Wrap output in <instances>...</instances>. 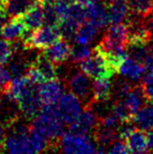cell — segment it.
Returning <instances> with one entry per match:
<instances>
[{"label": "cell", "instance_id": "17", "mask_svg": "<svg viewBox=\"0 0 153 154\" xmlns=\"http://www.w3.org/2000/svg\"><path fill=\"white\" fill-rule=\"evenodd\" d=\"M121 101H123V103L127 106V108L129 109V111L131 112V114L135 113L137 112L144 105L146 104V97L145 93H144V90L143 88L139 87V86H133L128 92L127 94L125 95L124 97L122 99H118Z\"/></svg>", "mask_w": 153, "mask_h": 154}, {"label": "cell", "instance_id": "14", "mask_svg": "<svg viewBox=\"0 0 153 154\" xmlns=\"http://www.w3.org/2000/svg\"><path fill=\"white\" fill-rule=\"evenodd\" d=\"M37 0H5L3 1V13L8 18H21Z\"/></svg>", "mask_w": 153, "mask_h": 154}, {"label": "cell", "instance_id": "10", "mask_svg": "<svg viewBox=\"0 0 153 154\" xmlns=\"http://www.w3.org/2000/svg\"><path fill=\"white\" fill-rule=\"evenodd\" d=\"M43 55L56 65H62L70 58L72 46L67 40L62 38L43 49Z\"/></svg>", "mask_w": 153, "mask_h": 154}, {"label": "cell", "instance_id": "28", "mask_svg": "<svg viewBox=\"0 0 153 154\" xmlns=\"http://www.w3.org/2000/svg\"><path fill=\"white\" fill-rule=\"evenodd\" d=\"M11 82H12V75L8 68L4 67L3 64H0V95L6 93Z\"/></svg>", "mask_w": 153, "mask_h": 154}, {"label": "cell", "instance_id": "5", "mask_svg": "<svg viewBox=\"0 0 153 154\" xmlns=\"http://www.w3.org/2000/svg\"><path fill=\"white\" fill-rule=\"evenodd\" d=\"M61 37L58 25L45 24L26 35L23 40L24 46L27 48L45 49L58 41Z\"/></svg>", "mask_w": 153, "mask_h": 154}, {"label": "cell", "instance_id": "11", "mask_svg": "<svg viewBox=\"0 0 153 154\" xmlns=\"http://www.w3.org/2000/svg\"><path fill=\"white\" fill-rule=\"evenodd\" d=\"M116 71L125 79L132 82H137L143 79L144 75H146V67L142 62L131 57H127L120 63Z\"/></svg>", "mask_w": 153, "mask_h": 154}, {"label": "cell", "instance_id": "32", "mask_svg": "<svg viewBox=\"0 0 153 154\" xmlns=\"http://www.w3.org/2000/svg\"><path fill=\"white\" fill-rule=\"evenodd\" d=\"M148 27H149V31H150V34H151V38H153V13L148 17Z\"/></svg>", "mask_w": 153, "mask_h": 154}, {"label": "cell", "instance_id": "22", "mask_svg": "<svg viewBox=\"0 0 153 154\" xmlns=\"http://www.w3.org/2000/svg\"><path fill=\"white\" fill-rule=\"evenodd\" d=\"M118 136V130L111 129V128H107L104 126L99 124L98 127L93 131V137L96 143L101 145V146H110L111 144L115 142V138Z\"/></svg>", "mask_w": 153, "mask_h": 154}, {"label": "cell", "instance_id": "31", "mask_svg": "<svg viewBox=\"0 0 153 154\" xmlns=\"http://www.w3.org/2000/svg\"><path fill=\"white\" fill-rule=\"evenodd\" d=\"M144 65L148 72H153V48H151V51L148 54L147 58L144 61Z\"/></svg>", "mask_w": 153, "mask_h": 154}, {"label": "cell", "instance_id": "9", "mask_svg": "<svg viewBox=\"0 0 153 154\" xmlns=\"http://www.w3.org/2000/svg\"><path fill=\"white\" fill-rule=\"evenodd\" d=\"M99 116L91 107H85L78 119L69 125V131L89 134L93 132L99 125Z\"/></svg>", "mask_w": 153, "mask_h": 154}, {"label": "cell", "instance_id": "3", "mask_svg": "<svg viewBox=\"0 0 153 154\" xmlns=\"http://www.w3.org/2000/svg\"><path fill=\"white\" fill-rule=\"evenodd\" d=\"M61 154H93L96 143L89 134L69 131L59 140Z\"/></svg>", "mask_w": 153, "mask_h": 154}, {"label": "cell", "instance_id": "29", "mask_svg": "<svg viewBox=\"0 0 153 154\" xmlns=\"http://www.w3.org/2000/svg\"><path fill=\"white\" fill-rule=\"evenodd\" d=\"M142 88L149 102H153V72H147L143 78Z\"/></svg>", "mask_w": 153, "mask_h": 154}, {"label": "cell", "instance_id": "35", "mask_svg": "<svg viewBox=\"0 0 153 154\" xmlns=\"http://www.w3.org/2000/svg\"><path fill=\"white\" fill-rule=\"evenodd\" d=\"M3 14V0H0V15Z\"/></svg>", "mask_w": 153, "mask_h": 154}, {"label": "cell", "instance_id": "39", "mask_svg": "<svg viewBox=\"0 0 153 154\" xmlns=\"http://www.w3.org/2000/svg\"><path fill=\"white\" fill-rule=\"evenodd\" d=\"M3 1H5V0H3Z\"/></svg>", "mask_w": 153, "mask_h": 154}, {"label": "cell", "instance_id": "20", "mask_svg": "<svg viewBox=\"0 0 153 154\" xmlns=\"http://www.w3.org/2000/svg\"><path fill=\"white\" fill-rule=\"evenodd\" d=\"M108 15L109 21L111 24L113 23H123L125 21L129 20L130 18V6L126 1L122 2H112L109 3Z\"/></svg>", "mask_w": 153, "mask_h": 154}, {"label": "cell", "instance_id": "38", "mask_svg": "<svg viewBox=\"0 0 153 154\" xmlns=\"http://www.w3.org/2000/svg\"><path fill=\"white\" fill-rule=\"evenodd\" d=\"M132 154H147V151L146 152H132Z\"/></svg>", "mask_w": 153, "mask_h": 154}, {"label": "cell", "instance_id": "33", "mask_svg": "<svg viewBox=\"0 0 153 154\" xmlns=\"http://www.w3.org/2000/svg\"><path fill=\"white\" fill-rule=\"evenodd\" d=\"M92 1H93V0H74V2H76L78 4H81V5L84 6V8L88 6Z\"/></svg>", "mask_w": 153, "mask_h": 154}, {"label": "cell", "instance_id": "4", "mask_svg": "<svg viewBox=\"0 0 153 154\" xmlns=\"http://www.w3.org/2000/svg\"><path fill=\"white\" fill-rule=\"evenodd\" d=\"M66 77V85L69 88V91L76 94L81 100L84 107H91L96 102L92 91L91 78L81 69L69 71Z\"/></svg>", "mask_w": 153, "mask_h": 154}, {"label": "cell", "instance_id": "2", "mask_svg": "<svg viewBox=\"0 0 153 154\" xmlns=\"http://www.w3.org/2000/svg\"><path fill=\"white\" fill-rule=\"evenodd\" d=\"M66 124L62 121L56 106H44L33 118L32 127L35 128L49 142L59 140L63 136Z\"/></svg>", "mask_w": 153, "mask_h": 154}, {"label": "cell", "instance_id": "24", "mask_svg": "<svg viewBox=\"0 0 153 154\" xmlns=\"http://www.w3.org/2000/svg\"><path fill=\"white\" fill-rule=\"evenodd\" d=\"M128 4L133 14L148 18L153 13V0H129Z\"/></svg>", "mask_w": 153, "mask_h": 154}, {"label": "cell", "instance_id": "19", "mask_svg": "<svg viewBox=\"0 0 153 154\" xmlns=\"http://www.w3.org/2000/svg\"><path fill=\"white\" fill-rule=\"evenodd\" d=\"M100 29L98 26L91 23L90 21H86L83 24H81L77 29V32L75 35L74 42L75 44L81 45H89L96 36L99 35Z\"/></svg>", "mask_w": 153, "mask_h": 154}, {"label": "cell", "instance_id": "36", "mask_svg": "<svg viewBox=\"0 0 153 154\" xmlns=\"http://www.w3.org/2000/svg\"><path fill=\"white\" fill-rule=\"evenodd\" d=\"M109 3H112V2H122V1H127V0H107Z\"/></svg>", "mask_w": 153, "mask_h": 154}, {"label": "cell", "instance_id": "8", "mask_svg": "<svg viewBox=\"0 0 153 154\" xmlns=\"http://www.w3.org/2000/svg\"><path fill=\"white\" fill-rule=\"evenodd\" d=\"M63 84L57 78L47 80L39 85V94L44 106H56L63 94Z\"/></svg>", "mask_w": 153, "mask_h": 154}, {"label": "cell", "instance_id": "37", "mask_svg": "<svg viewBox=\"0 0 153 154\" xmlns=\"http://www.w3.org/2000/svg\"><path fill=\"white\" fill-rule=\"evenodd\" d=\"M93 154H107V153H105L104 151H102V150H100V151H96Z\"/></svg>", "mask_w": 153, "mask_h": 154}, {"label": "cell", "instance_id": "27", "mask_svg": "<svg viewBox=\"0 0 153 154\" xmlns=\"http://www.w3.org/2000/svg\"><path fill=\"white\" fill-rule=\"evenodd\" d=\"M133 86L134 85H132V84L129 82V80L124 78L123 80H118V81L115 82V86H113V92H115V97H118V100L122 99V97H124L125 95L127 94V92H128Z\"/></svg>", "mask_w": 153, "mask_h": 154}, {"label": "cell", "instance_id": "26", "mask_svg": "<svg viewBox=\"0 0 153 154\" xmlns=\"http://www.w3.org/2000/svg\"><path fill=\"white\" fill-rule=\"evenodd\" d=\"M15 55V47L5 39H0V64H8Z\"/></svg>", "mask_w": 153, "mask_h": 154}, {"label": "cell", "instance_id": "6", "mask_svg": "<svg viewBox=\"0 0 153 154\" xmlns=\"http://www.w3.org/2000/svg\"><path fill=\"white\" fill-rule=\"evenodd\" d=\"M80 69L91 79L111 78L115 71V69L107 61L106 57L98 49V47H94L93 54L80 64Z\"/></svg>", "mask_w": 153, "mask_h": 154}, {"label": "cell", "instance_id": "12", "mask_svg": "<svg viewBox=\"0 0 153 154\" xmlns=\"http://www.w3.org/2000/svg\"><path fill=\"white\" fill-rule=\"evenodd\" d=\"M87 19L99 29H104L110 23L108 15V8L101 0H93L88 6H86Z\"/></svg>", "mask_w": 153, "mask_h": 154}, {"label": "cell", "instance_id": "30", "mask_svg": "<svg viewBox=\"0 0 153 154\" xmlns=\"http://www.w3.org/2000/svg\"><path fill=\"white\" fill-rule=\"evenodd\" d=\"M107 154H130V150L126 143L116 140L113 144L110 145V148Z\"/></svg>", "mask_w": 153, "mask_h": 154}, {"label": "cell", "instance_id": "21", "mask_svg": "<svg viewBox=\"0 0 153 154\" xmlns=\"http://www.w3.org/2000/svg\"><path fill=\"white\" fill-rule=\"evenodd\" d=\"M125 140L131 152H146L150 149L148 134L143 130H134Z\"/></svg>", "mask_w": 153, "mask_h": 154}, {"label": "cell", "instance_id": "16", "mask_svg": "<svg viewBox=\"0 0 153 154\" xmlns=\"http://www.w3.org/2000/svg\"><path fill=\"white\" fill-rule=\"evenodd\" d=\"M21 20L25 24L26 29L29 31L33 32L35 29L41 27L45 22V17H44V11H43L42 4L41 1L38 0L37 3L31 8L22 17Z\"/></svg>", "mask_w": 153, "mask_h": 154}, {"label": "cell", "instance_id": "23", "mask_svg": "<svg viewBox=\"0 0 153 154\" xmlns=\"http://www.w3.org/2000/svg\"><path fill=\"white\" fill-rule=\"evenodd\" d=\"M32 62H29L24 56H16L13 57L12 60L8 63V68L10 70L12 77H21L26 75Z\"/></svg>", "mask_w": 153, "mask_h": 154}, {"label": "cell", "instance_id": "13", "mask_svg": "<svg viewBox=\"0 0 153 154\" xmlns=\"http://www.w3.org/2000/svg\"><path fill=\"white\" fill-rule=\"evenodd\" d=\"M29 34V29L21 18H13L12 20L6 21L1 31V37L6 41L13 43L18 42L20 40H24L26 35Z\"/></svg>", "mask_w": 153, "mask_h": 154}, {"label": "cell", "instance_id": "1", "mask_svg": "<svg viewBox=\"0 0 153 154\" xmlns=\"http://www.w3.org/2000/svg\"><path fill=\"white\" fill-rule=\"evenodd\" d=\"M49 144L50 142L35 128L20 125L6 134L3 149L6 154H43Z\"/></svg>", "mask_w": 153, "mask_h": 154}, {"label": "cell", "instance_id": "25", "mask_svg": "<svg viewBox=\"0 0 153 154\" xmlns=\"http://www.w3.org/2000/svg\"><path fill=\"white\" fill-rule=\"evenodd\" d=\"M93 54V48L89 47V45H81L75 44L74 47H72V55L70 59L74 63L81 64L83 61L90 57Z\"/></svg>", "mask_w": 153, "mask_h": 154}, {"label": "cell", "instance_id": "18", "mask_svg": "<svg viewBox=\"0 0 153 154\" xmlns=\"http://www.w3.org/2000/svg\"><path fill=\"white\" fill-rule=\"evenodd\" d=\"M111 78H96L92 81V91L96 102H106L113 92V84Z\"/></svg>", "mask_w": 153, "mask_h": 154}, {"label": "cell", "instance_id": "7", "mask_svg": "<svg viewBox=\"0 0 153 154\" xmlns=\"http://www.w3.org/2000/svg\"><path fill=\"white\" fill-rule=\"evenodd\" d=\"M83 103L72 92H64L56 105L60 118L66 125H72L83 111Z\"/></svg>", "mask_w": 153, "mask_h": 154}, {"label": "cell", "instance_id": "34", "mask_svg": "<svg viewBox=\"0 0 153 154\" xmlns=\"http://www.w3.org/2000/svg\"><path fill=\"white\" fill-rule=\"evenodd\" d=\"M148 134V140H149V148L153 149V129L147 132Z\"/></svg>", "mask_w": 153, "mask_h": 154}, {"label": "cell", "instance_id": "15", "mask_svg": "<svg viewBox=\"0 0 153 154\" xmlns=\"http://www.w3.org/2000/svg\"><path fill=\"white\" fill-rule=\"evenodd\" d=\"M135 128L143 131H150L153 129V102L145 104L131 119Z\"/></svg>", "mask_w": 153, "mask_h": 154}]
</instances>
